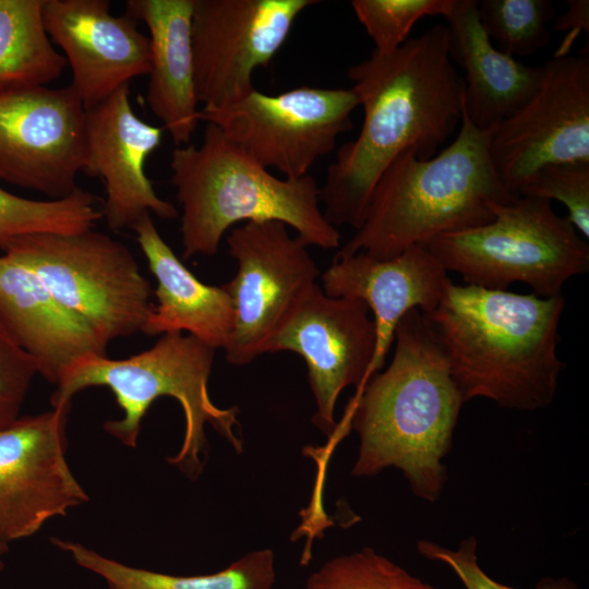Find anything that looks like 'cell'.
Masks as SVG:
<instances>
[{"label": "cell", "instance_id": "22", "mask_svg": "<svg viewBox=\"0 0 589 589\" xmlns=\"http://www.w3.org/2000/svg\"><path fill=\"white\" fill-rule=\"evenodd\" d=\"M131 229L146 257L157 287V303L142 330L147 336L187 332L213 349H225L233 324V302L224 286L199 280L158 232L152 215H143Z\"/></svg>", "mask_w": 589, "mask_h": 589}, {"label": "cell", "instance_id": "5", "mask_svg": "<svg viewBox=\"0 0 589 589\" xmlns=\"http://www.w3.org/2000/svg\"><path fill=\"white\" fill-rule=\"evenodd\" d=\"M170 182L181 205L183 259L214 255L227 230L241 221L276 220L308 245H339L340 233L324 217L315 179H279L206 123L200 146L176 147Z\"/></svg>", "mask_w": 589, "mask_h": 589}, {"label": "cell", "instance_id": "7", "mask_svg": "<svg viewBox=\"0 0 589 589\" xmlns=\"http://www.w3.org/2000/svg\"><path fill=\"white\" fill-rule=\"evenodd\" d=\"M485 225L441 235L423 244L446 272L470 286L506 290L515 281L533 294L560 296L563 285L589 269V245L551 202L519 195L492 205Z\"/></svg>", "mask_w": 589, "mask_h": 589}, {"label": "cell", "instance_id": "32", "mask_svg": "<svg viewBox=\"0 0 589 589\" xmlns=\"http://www.w3.org/2000/svg\"><path fill=\"white\" fill-rule=\"evenodd\" d=\"M553 27L556 32H566V36L554 57L568 56L579 34L581 32L589 33V1L568 0L566 11L555 17Z\"/></svg>", "mask_w": 589, "mask_h": 589}, {"label": "cell", "instance_id": "9", "mask_svg": "<svg viewBox=\"0 0 589 589\" xmlns=\"http://www.w3.org/2000/svg\"><path fill=\"white\" fill-rule=\"evenodd\" d=\"M358 106L352 88L301 86L278 95L254 89L226 107L200 109V120L215 124L261 166L296 179L352 130Z\"/></svg>", "mask_w": 589, "mask_h": 589}, {"label": "cell", "instance_id": "10", "mask_svg": "<svg viewBox=\"0 0 589 589\" xmlns=\"http://www.w3.org/2000/svg\"><path fill=\"white\" fill-rule=\"evenodd\" d=\"M226 239L238 272L223 285L235 308L224 351L229 363L245 365L267 353L273 338L316 285L320 271L309 245L291 237L280 221L244 223Z\"/></svg>", "mask_w": 589, "mask_h": 589}, {"label": "cell", "instance_id": "28", "mask_svg": "<svg viewBox=\"0 0 589 589\" xmlns=\"http://www.w3.org/2000/svg\"><path fill=\"white\" fill-rule=\"evenodd\" d=\"M454 0H353L351 8L377 53L397 50L424 16H445Z\"/></svg>", "mask_w": 589, "mask_h": 589}, {"label": "cell", "instance_id": "20", "mask_svg": "<svg viewBox=\"0 0 589 589\" xmlns=\"http://www.w3.org/2000/svg\"><path fill=\"white\" fill-rule=\"evenodd\" d=\"M444 17L449 58L465 71L464 110L477 128H494L530 99L542 65L524 64L494 46L480 24L477 0H454Z\"/></svg>", "mask_w": 589, "mask_h": 589}, {"label": "cell", "instance_id": "12", "mask_svg": "<svg viewBox=\"0 0 589 589\" xmlns=\"http://www.w3.org/2000/svg\"><path fill=\"white\" fill-rule=\"evenodd\" d=\"M316 0H194L192 47L195 95L202 108H223L252 91L290 29Z\"/></svg>", "mask_w": 589, "mask_h": 589}, {"label": "cell", "instance_id": "17", "mask_svg": "<svg viewBox=\"0 0 589 589\" xmlns=\"http://www.w3.org/2000/svg\"><path fill=\"white\" fill-rule=\"evenodd\" d=\"M43 20L51 40L64 52L71 86L88 110L148 75L151 40L123 14L113 15L107 0H44Z\"/></svg>", "mask_w": 589, "mask_h": 589}, {"label": "cell", "instance_id": "1", "mask_svg": "<svg viewBox=\"0 0 589 589\" xmlns=\"http://www.w3.org/2000/svg\"><path fill=\"white\" fill-rule=\"evenodd\" d=\"M363 122L342 144L318 190L333 225L358 229L378 179L406 151L436 155L461 121L465 84L448 53L445 24L409 38L397 50L371 56L347 70Z\"/></svg>", "mask_w": 589, "mask_h": 589}, {"label": "cell", "instance_id": "21", "mask_svg": "<svg viewBox=\"0 0 589 589\" xmlns=\"http://www.w3.org/2000/svg\"><path fill=\"white\" fill-rule=\"evenodd\" d=\"M194 0H128L125 13L149 33L152 58L146 100L175 145L190 144L200 120L194 85Z\"/></svg>", "mask_w": 589, "mask_h": 589}, {"label": "cell", "instance_id": "8", "mask_svg": "<svg viewBox=\"0 0 589 589\" xmlns=\"http://www.w3.org/2000/svg\"><path fill=\"white\" fill-rule=\"evenodd\" d=\"M0 250L31 269L104 347L142 333L154 305L152 287L119 240L91 228L20 236L0 243Z\"/></svg>", "mask_w": 589, "mask_h": 589}, {"label": "cell", "instance_id": "29", "mask_svg": "<svg viewBox=\"0 0 589 589\" xmlns=\"http://www.w3.org/2000/svg\"><path fill=\"white\" fill-rule=\"evenodd\" d=\"M518 195L558 201L569 223L589 239V163L548 164L518 190Z\"/></svg>", "mask_w": 589, "mask_h": 589}, {"label": "cell", "instance_id": "18", "mask_svg": "<svg viewBox=\"0 0 589 589\" xmlns=\"http://www.w3.org/2000/svg\"><path fill=\"white\" fill-rule=\"evenodd\" d=\"M449 283L440 261L419 244L386 260L361 251L334 257L322 274L323 291L327 296L359 299L373 314L377 330L373 375L385 363L400 320L413 309L423 314L433 311Z\"/></svg>", "mask_w": 589, "mask_h": 589}, {"label": "cell", "instance_id": "31", "mask_svg": "<svg viewBox=\"0 0 589 589\" xmlns=\"http://www.w3.org/2000/svg\"><path fill=\"white\" fill-rule=\"evenodd\" d=\"M38 374L34 360L0 324V429L21 414L27 390Z\"/></svg>", "mask_w": 589, "mask_h": 589}, {"label": "cell", "instance_id": "4", "mask_svg": "<svg viewBox=\"0 0 589 589\" xmlns=\"http://www.w3.org/2000/svg\"><path fill=\"white\" fill-rule=\"evenodd\" d=\"M494 128L473 125L462 105L460 130L446 148L426 160L413 151L396 157L375 184L361 226L335 257L361 251L392 259L441 235L491 223L494 203L519 196L493 166L489 144Z\"/></svg>", "mask_w": 589, "mask_h": 589}, {"label": "cell", "instance_id": "11", "mask_svg": "<svg viewBox=\"0 0 589 589\" xmlns=\"http://www.w3.org/2000/svg\"><path fill=\"white\" fill-rule=\"evenodd\" d=\"M86 110L71 85H0V180L48 200L77 188Z\"/></svg>", "mask_w": 589, "mask_h": 589}, {"label": "cell", "instance_id": "23", "mask_svg": "<svg viewBox=\"0 0 589 589\" xmlns=\"http://www.w3.org/2000/svg\"><path fill=\"white\" fill-rule=\"evenodd\" d=\"M51 542L101 577L107 589H273L276 580L269 549L252 551L217 573L177 576L124 565L75 541L53 538Z\"/></svg>", "mask_w": 589, "mask_h": 589}, {"label": "cell", "instance_id": "24", "mask_svg": "<svg viewBox=\"0 0 589 589\" xmlns=\"http://www.w3.org/2000/svg\"><path fill=\"white\" fill-rule=\"evenodd\" d=\"M44 0H0V85H47L67 64L44 25Z\"/></svg>", "mask_w": 589, "mask_h": 589}, {"label": "cell", "instance_id": "2", "mask_svg": "<svg viewBox=\"0 0 589 589\" xmlns=\"http://www.w3.org/2000/svg\"><path fill=\"white\" fill-rule=\"evenodd\" d=\"M389 365L357 390L347 406L359 435L354 477L398 469L412 493L440 498L462 396L446 353L423 313L413 309L395 329Z\"/></svg>", "mask_w": 589, "mask_h": 589}, {"label": "cell", "instance_id": "3", "mask_svg": "<svg viewBox=\"0 0 589 589\" xmlns=\"http://www.w3.org/2000/svg\"><path fill=\"white\" fill-rule=\"evenodd\" d=\"M562 294L543 298L452 281L423 314L448 360L464 401L485 398L533 411L554 399L564 368L557 354Z\"/></svg>", "mask_w": 589, "mask_h": 589}, {"label": "cell", "instance_id": "13", "mask_svg": "<svg viewBox=\"0 0 589 589\" xmlns=\"http://www.w3.org/2000/svg\"><path fill=\"white\" fill-rule=\"evenodd\" d=\"M489 148L498 177L517 195L544 165L589 163V56L545 62L536 92L495 125Z\"/></svg>", "mask_w": 589, "mask_h": 589}, {"label": "cell", "instance_id": "15", "mask_svg": "<svg viewBox=\"0 0 589 589\" xmlns=\"http://www.w3.org/2000/svg\"><path fill=\"white\" fill-rule=\"evenodd\" d=\"M70 408L20 416L0 429V539L8 544L88 501L65 457Z\"/></svg>", "mask_w": 589, "mask_h": 589}, {"label": "cell", "instance_id": "27", "mask_svg": "<svg viewBox=\"0 0 589 589\" xmlns=\"http://www.w3.org/2000/svg\"><path fill=\"white\" fill-rule=\"evenodd\" d=\"M305 589H438L371 548L333 557L313 572Z\"/></svg>", "mask_w": 589, "mask_h": 589}, {"label": "cell", "instance_id": "30", "mask_svg": "<svg viewBox=\"0 0 589 589\" xmlns=\"http://www.w3.org/2000/svg\"><path fill=\"white\" fill-rule=\"evenodd\" d=\"M418 553L426 560L437 561L447 565L459 578L466 589H517L492 579L479 565L477 556V540L473 536L459 542L457 549L442 546L430 540L417 542ZM536 589H579L565 577L543 578Z\"/></svg>", "mask_w": 589, "mask_h": 589}, {"label": "cell", "instance_id": "14", "mask_svg": "<svg viewBox=\"0 0 589 589\" xmlns=\"http://www.w3.org/2000/svg\"><path fill=\"white\" fill-rule=\"evenodd\" d=\"M377 330L359 299L329 297L316 284L271 341L267 352L292 351L303 358L316 404L314 425L334 435L335 407L348 386L361 389L371 378Z\"/></svg>", "mask_w": 589, "mask_h": 589}, {"label": "cell", "instance_id": "19", "mask_svg": "<svg viewBox=\"0 0 589 589\" xmlns=\"http://www.w3.org/2000/svg\"><path fill=\"white\" fill-rule=\"evenodd\" d=\"M0 324L34 360L38 374L55 385L81 358L107 354L91 329L7 254L0 255Z\"/></svg>", "mask_w": 589, "mask_h": 589}, {"label": "cell", "instance_id": "16", "mask_svg": "<svg viewBox=\"0 0 589 589\" xmlns=\"http://www.w3.org/2000/svg\"><path fill=\"white\" fill-rule=\"evenodd\" d=\"M163 127L140 119L130 101V84L86 110L82 172L103 180V217L108 228H131L143 215L178 216L173 204L155 192L146 175L147 157L160 145Z\"/></svg>", "mask_w": 589, "mask_h": 589}, {"label": "cell", "instance_id": "33", "mask_svg": "<svg viewBox=\"0 0 589 589\" xmlns=\"http://www.w3.org/2000/svg\"><path fill=\"white\" fill-rule=\"evenodd\" d=\"M7 551H8V543L0 539V570H2L4 567L2 556L7 553Z\"/></svg>", "mask_w": 589, "mask_h": 589}, {"label": "cell", "instance_id": "25", "mask_svg": "<svg viewBox=\"0 0 589 589\" xmlns=\"http://www.w3.org/2000/svg\"><path fill=\"white\" fill-rule=\"evenodd\" d=\"M103 217L97 197L77 187L59 200H32L0 187V243L29 233H75Z\"/></svg>", "mask_w": 589, "mask_h": 589}, {"label": "cell", "instance_id": "6", "mask_svg": "<svg viewBox=\"0 0 589 589\" xmlns=\"http://www.w3.org/2000/svg\"><path fill=\"white\" fill-rule=\"evenodd\" d=\"M215 349L182 333L160 335L148 349L125 359L88 354L72 364L51 395V408L71 406L72 397L88 387L105 386L115 395L123 416L104 429L128 447H135L141 422L160 397L175 398L184 416V434L178 453L167 458L190 479L202 472L208 454V423L233 449L243 452L238 434L237 407L216 406L208 393Z\"/></svg>", "mask_w": 589, "mask_h": 589}, {"label": "cell", "instance_id": "26", "mask_svg": "<svg viewBox=\"0 0 589 589\" xmlns=\"http://www.w3.org/2000/svg\"><path fill=\"white\" fill-rule=\"evenodd\" d=\"M556 12L549 0L478 1L480 24L497 49L514 57H528L546 47V24Z\"/></svg>", "mask_w": 589, "mask_h": 589}]
</instances>
